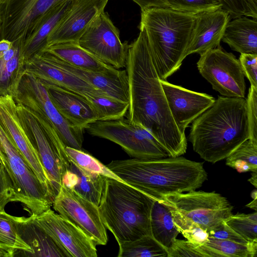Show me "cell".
Masks as SVG:
<instances>
[{
    "mask_svg": "<svg viewBox=\"0 0 257 257\" xmlns=\"http://www.w3.org/2000/svg\"><path fill=\"white\" fill-rule=\"evenodd\" d=\"M128 45L126 59L129 107L127 119L147 130L169 157L184 154L185 134L177 126L170 112L157 72L145 30Z\"/></svg>",
    "mask_w": 257,
    "mask_h": 257,
    "instance_id": "1",
    "label": "cell"
},
{
    "mask_svg": "<svg viewBox=\"0 0 257 257\" xmlns=\"http://www.w3.org/2000/svg\"><path fill=\"white\" fill-rule=\"evenodd\" d=\"M106 166L125 183L157 201L195 190L207 179L203 163L180 156L113 160Z\"/></svg>",
    "mask_w": 257,
    "mask_h": 257,
    "instance_id": "2",
    "label": "cell"
},
{
    "mask_svg": "<svg viewBox=\"0 0 257 257\" xmlns=\"http://www.w3.org/2000/svg\"><path fill=\"white\" fill-rule=\"evenodd\" d=\"M249 138L246 99L223 96L192 121L188 137L194 152L211 163L226 159Z\"/></svg>",
    "mask_w": 257,
    "mask_h": 257,
    "instance_id": "3",
    "label": "cell"
},
{
    "mask_svg": "<svg viewBox=\"0 0 257 257\" xmlns=\"http://www.w3.org/2000/svg\"><path fill=\"white\" fill-rule=\"evenodd\" d=\"M197 14L169 8L141 11L140 27L147 34L155 66L161 80L176 72L187 56L192 31Z\"/></svg>",
    "mask_w": 257,
    "mask_h": 257,
    "instance_id": "4",
    "label": "cell"
},
{
    "mask_svg": "<svg viewBox=\"0 0 257 257\" xmlns=\"http://www.w3.org/2000/svg\"><path fill=\"white\" fill-rule=\"evenodd\" d=\"M156 200L128 184L106 177L98 210L118 244L152 235L151 214Z\"/></svg>",
    "mask_w": 257,
    "mask_h": 257,
    "instance_id": "5",
    "label": "cell"
},
{
    "mask_svg": "<svg viewBox=\"0 0 257 257\" xmlns=\"http://www.w3.org/2000/svg\"><path fill=\"white\" fill-rule=\"evenodd\" d=\"M158 201L169 209L177 228L194 222L208 232L228 219L233 208L219 193L195 190L166 195Z\"/></svg>",
    "mask_w": 257,
    "mask_h": 257,
    "instance_id": "6",
    "label": "cell"
},
{
    "mask_svg": "<svg viewBox=\"0 0 257 257\" xmlns=\"http://www.w3.org/2000/svg\"><path fill=\"white\" fill-rule=\"evenodd\" d=\"M0 161L12 183L13 201L21 203L31 214L50 208L53 199L1 124Z\"/></svg>",
    "mask_w": 257,
    "mask_h": 257,
    "instance_id": "7",
    "label": "cell"
},
{
    "mask_svg": "<svg viewBox=\"0 0 257 257\" xmlns=\"http://www.w3.org/2000/svg\"><path fill=\"white\" fill-rule=\"evenodd\" d=\"M85 130L91 136L118 145L133 158L154 159L169 157L150 132L127 119L96 120L89 124Z\"/></svg>",
    "mask_w": 257,
    "mask_h": 257,
    "instance_id": "8",
    "label": "cell"
},
{
    "mask_svg": "<svg viewBox=\"0 0 257 257\" xmlns=\"http://www.w3.org/2000/svg\"><path fill=\"white\" fill-rule=\"evenodd\" d=\"M13 98L16 102L30 110L44 115L55 128L65 147L81 150L84 131L61 115L51 101L45 86L34 76L25 73Z\"/></svg>",
    "mask_w": 257,
    "mask_h": 257,
    "instance_id": "9",
    "label": "cell"
},
{
    "mask_svg": "<svg viewBox=\"0 0 257 257\" xmlns=\"http://www.w3.org/2000/svg\"><path fill=\"white\" fill-rule=\"evenodd\" d=\"M200 74L222 96L244 98L246 84L239 61L221 47L200 55L197 63Z\"/></svg>",
    "mask_w": 257,
    "mask_h": 257,
    "instance_id": "10",
    "label": "cell"
},
{
    "mask_svg": "<svg viewBox=\"0 0 257 257\" xmlns=\"http://www.w3.org/2000/svg\"><path fill=\"white\" fill-rule=\"evenodd\" d=\"M78 44L104 63L115 69L126 66L128 45L122 43L118 29L102 11L88 25Z\"/></svg>",
    "mask_w": 257,
    "mask_h": 257,
    "instance_id": "11",
    "label": "cell"
},
{
    "mask_svg": "<svg viewBox=\"0 0 257 257\" xmlns=\"http://www.w3.org/2000/svg\"><path fill=\"white\" fill-rule=\"evenodd\" d=\"M65 0H0L2 38L23 41L34 31L44 15Z\"/></svg>",
    "mask_w": 257,
    "mask_h": 257,
    "instance_id": "12",
    "label": "cell"
},
{
    "mask_svg": "<svg viewBox=\"0 0 257 257\" xmlns=\"http://www.w3.org/2000/svg\"><path fill=\"white\" fill-rule=\"evenodd\" d=\"M0 124L54 200L56 195L51 182L42 165L29 130L17 111L16 101L11 95L0 96Z\"/></svg>",
    "mask_w": 257,
    "mask_h": 257,
    "instance_id": "13",
    "label": "cell"
},
{
    "mask_svg": "<svg viewBox=\"0 0 257 257\" xmlns=\"http://www.w3.org/2000/svg\"><path fill=\"white\" fill-rule=\"evenodd\" d=\"M52 205L58 213L79 228L96 245L107 243L106 228L95 204L62 183Z\"/></svg>",
    "mask_w": 257,
    "mask_h": 257,
    "instance_id": "14",
    "label": "cell"
},
{
    "mask_svg": "<svg viewBox=\"0 0 257 257\" xmlns=\"http://www.w3.org/2000/svg\"><path fill=\"white\" fill-rule=\"evenodd\" d=\"M17 111L26 123L57 195L62 177L70 165L65 146L59 137H49L30 111L16 102Z\"/></svg>",
    "mask_w": 257,
    "mask_h": 257,
    "instance_id": "15",
    "label": "cell"
},
{
    "mask_svg": "<svg viewBox=\"0 0 257 257\" xmlns=\"http://www.w3.org/2000/svg\"><path fill=\"white\" fill-rule=\"evenodd\" d=\"M33 222L53 240L66 257H96V244L73 223L51 209L31 214Z\"/></svg>",
    "mask_w": 257,
    "mask_h": 257,
    "instance_id": "16",
    "label": "cell"
},
{
    "mask_svg": "<svg viewBox=\"0 0 257 257\" xmlns=\"http://www.w3.org/2000/svg\"><path fill=\"white\" fill-rule=\"evenodd\" d=\"M108 1L72 0L68 11L50 34L46 47L58 43H78L88 25L104 11Z\"/></svg>",
    "mask_w": 257,
    "mask_h": 257,
    "instance_id": "17",
    "label": "cell"
},
{
    "mask_svg": "<svg viewBox=\"0 0 257 257\" xmlns=\"http://www.w3.org/2000/svg\"><path fill=\"white\" fill-rule=\"evenodd\" d=\"M161 82L173 118L183 133L189 124L215 101L210 95L193 91L166 80H161Z\"/></svg>",
    "mask_w": 257,
    "mask_h": 257,
    "instance_id": "18",
    "label": "cell"
},
{
    "mask_svg": "<svg viewBox=\"0 0 257 257\" xmlns=\"http://www.w3.org/2000/svg\"><path fill=\"white\" fill-rule=\"evenodd\" d=\"M24 69L25 73L32 75L40 82L61 87L84 97L87 93L99 90L57 65L45 51L39 52L25 61Z\"/></svg>",
    "mask_w": 257,
    "mask_h": 257,
    "instance_id": "19",
    "label": "cell"
},
{
    "mask_svg": "<svg viewBox=\"0 0 257 257\" xmlns=\"http://www.w3.org/2000/svg\"><path fill=\"white\" fill-rule=\"evenodd\" d=\"M230 20L229 13L222 9L197 14L187 56L193 53L201 55L219 47L225 27Z\"/></svg>",
    "mask_w": 257,
    "mask_h": 257,
    "instance_id": "20",
    "label": "cell"
},
{
    "mask_svg": "<svg viewBox=\"0 0 257 257\" xmlns=\"http://www.w3.org/2000/svg\"><path fill=\"white\" fill-rule=\"evenodd\" d=\"M41 82L57 110L72 124L84 131L89 124L97 120L93 106L85 97L61 87Z\"/></svg>",
    "mask_w": 257,
    "mask_h": 257,
    "instance_id": "21",
    "label": "cell"
},
{
    "mask_svg": "<svg viewBox=\"0 0 257 257\" xmlns=\"http://www.w3.org/2000/svg\"><path fill=\"white\" fill-rule=\"evenodd\" d=\"M50 59L58 66L71 73L105 94L129 102L128 85L126 70L118 69L110 73H99L80 69L45 51Z\"/></svg>",
    "mask_w": 257,
    "mask_h": 257,
    "instance_id": "22",
    "label": "cell"
},
{
    "mask_svg": "<svg viewBox=\"0 0 257 257\" xmlns=\"http://www.w3.org/2000/svg\"><path fill=\"white\" fill-rule=\"evenodd\" d=\"M72 0H65L51 9L43 17L33 32L23 42L22 51L25 61L42 51L53 29L69 10Z\"/></svg>",
    "mask_w": 257,
    "mask_h": 257,
    "instance_id": "23",
    "label": "cell"
},
{
    "mask_svg": "<svg viewBox=\"0 0 257 257\" xmlns=\"http://www.w3.org/2000/svg\"><path fill=\"white\" fill-rule=\"evenodd\" d=\"M12 217L20 236L33 251L31 256L66 257L49 235L33 222L31 215Z\"/></svg>",
    "mask_w": 257,
    "mask_h": 257,
    "instance_id": "24",
    "label": "cell"
},
{
    "mask_svg": "<svg viewBox=\"0 0 257 257\" xmlns=\"http://www.w3.org/2000/svg\"><path fill=\"white\" fill-rule=\"evenodd\" d=\"M41 51L48 52L72 66L84 70L102 73H113L118 70L99 60L78 43L55 44L47 46Z\"/></svg>",
    "mask_w": 257,
    "mask_h": 257,
    "instance_id": "25",
    "label": "cell"
},
{
    "mask_svg": "<svg viewBox=\"0 0 257 257\" xmlns=\"http://www.w3.org/2000/svg\"><path fill=\"white\" fill-rule=\"evenodd\" d=\"M106 178L85 170L70 162L62 183L98 206Z\"/></svg>",
    "mask_w": 257,
    "mask_h": 257,
    "instance_id": "26",
    "label": "cell"
},
{
    "mask_svg": "<svg viewBox=\"0 0 257 257\" xmlns=\"http://www.w3.org/2000/svg\"><path fill=\"white\" fill-rule=\"evenodd\" d=\"M221 41L240 54H257L256 19L243 16L229 21Z\"/></svg>",
    "mask_w": 257,
    "mask_h": 257,
    "instance_id": "27",
    "label": "cell"
},
{
    "mask_svg": "<svg viewBox=\"0 0 257 257\" xmlns=\"http://www.w3.org/2000/svg\"><path fill=\"white\" fill-rule=\"evenodd\" d=\"M22 43L21 39L13 42L12 47L0 58V96L14 97L25 74Z\"/></svg>",
    "mask_w": 257,
    "mask_h": 257,
    "instance_id": "28",
    "label": "cell"
},
{
    "mask_svg": "<svg viewBox=\"0 0 257 257\" xmlns=\"http://www.w3.org/2000/svg\"><path fill=\"white\" fill-rule=\"evenodd\" d=\"M151 230L153 237L167 251L179 233L169 209L157 200L151 211Z\"/></svg>",
    "mask_w": 257,
    "mask_h": 257,
    "instance_id": "29",
    "label": "cell"
},
{
    "mask_svg": "<svg viewBox=\"0 0 257 257\" xmlns=\"http://www.w3.org/2000/svg\"><path fill=\"white\" fill-rule=\"evenodd\" d=\"M197 247L203 257H255L257 241L243 244L209 236L206 243Z\"/></svg>",
    "mask_w": 257,
    "mask_h": 257,
    "instance_id": "30",
    "label": "cell"
},
{
    "mask_svg": "<svg viewBox=\"0 0 257 257\" xmlns=\"http://www.w3.org/2000/svg\"><path fill=\"white\" fill-rule=\"evenodd\" d=\"M84 97L93 106L97 120L108 121L123 118L129 107V102L111 97L100 90L87 93Z\"/></svg>",
    "mask_w": 257,
    "mask_h": 257,
    "instance_id": "31",
    "label": "cell"
},
{
    "mask_svg": "<svg viewBox=\"0 0 257 257\" xmlns=\"http://www.w3.org/2000/svg\"><path fill=\"white\" fill-rule=\"evenodd\" d=\"M0 247L11 253L13 257L18 250H22V256H31L33 253L18 234L12 215L5 209L0 210Z\"/></svg>",
    "mask_w": 257,
    "mask_h": 257,
    "instance_id": "32",
    "label": "cell"
},
{
    "mask_svg": "<svg viewBox=\"0 0 257 257\" xmlns=\"http://www.w3.org/2000/svg\"><path fill=\"white\" fill-rule=\"evenodd\" d=\"M119 257L168 256L166 249L152 235H146L132 241L118 244Z\"/></svg>",
    "mask_w": 257,
    "mask_h": 257,
    "instance_id": "33",
    "label": "cell"
},
{
    "mask_svg": "<svg viewBox=\"0 0 257 257\" xmlns=\"http://www.w3.org/2000/svg\"><path fill=\"white\" fill-rule=\"evenodd\" d=\"M225 164L239 173L257 172V142H243L226 158Z\"/></svg>",
    "mask_w": 257,
    "mask_h": 257,
    "instance_id": "34",
    "label": "cell"
},
{
    "mask_svg": "<svg viewBox=\"0 0 257 257\" xmlns=\"http://www.w3.org/2000/svg\"><path fill=\"white\" fill-rule=\"evenodd\" d=\"M65 150L69 161L75 165L90 172L98 174L125 183L111 171L106 165H103L89 153L85 152L82 150H78L69 147H65Z\"/></svg>",
    "mask_w": 257,
    "mask_h": 257,
    "instance_id": "35",
    "label": "cell"
},
{
    "mask_svg": "<svg viewBox=\"0 0 257 257\" xmlns=\"http://www.w3.org/2000/svg\"><path fill=\"white\" fill-rule=\"evenodd\" d=\"M226 224L249 242L257 241V212L233 214Z\"/></svg>",
    "mask_w": 257,
    "mask_h": 257,
    "instance_id": "36",
    "label": "cell"
},
{
    "mask_svg": "<svg viewBox=\"0 0 257 257\" xmlns=\"http://www.w3.org/2000/svg\"><path fill=\"white\" fill-rule=\"evenodd\" d=\"M169 8L193 14L214 11L222 9L218 0H167Z\"/></svg>",
    "mask_w": 257,
    "mask_h": 257,
    "instance_id": "37",
    "label": "cell"
},
{
    "mask_svg": "<svg viewBox=\"0 0 257 257\" xmlns=\"http://www.w3.org/2000/svg\"><path fill=\"white\" fill-rule=\"evenodd\" d=\"M222 9L227 11L230 20L241 16L257 19V6L250 0H218Z\"/></svg>",
    "mask_w": 257,
    "mask_h": 257,
    "instance_id": "38",
    "label": "cell"
},
{
    "mask_svg": "<svg viewBox=\"0 0 257 257\" xmlns=\"http://www.w3.org/2000/svg\"><path fill=\"white\" fill-rule=\"evenodd\" d=\"M246 100L249 139L257 142V87L250 85Z\"/></svg>",
    "mask_w": 257,
    "mask_h": 257,
    "instance_id": "39",
    "label": "cell"
},
{
    "mask_svg": "<svg viewBox=\"0 0 257 257\" xmlns=\"http://www.w3.org/2000/svg\"><path fill=\"white\" fill-rule=\"evenodd\" d=\"M178 230L187 240L196 246L203 245L208 241V231L195 223L192 222L182 226Z\"/></svg>",
    "mask_w": 257,
    "mask_h": 257,
    "instance_id": "40",
    "label": "cell"
},
{
    "mask_svg": "<svg viewBox=\"0 0 257 257\" xmlns=\"http://www.w3.org/2000/svg\"><path fill=\"white\" fill-rule=\"evenodd\" d=\"M168 257H203L197 246L188 240L176 239L167 250Z\"/></svg>",
    "mask_w": 257,
    "mask_h": 257,
    "instance_id": "41",
    "label": "cell"
},
{
    "mask_svg": "<svg viewBox=\"0 0 257 257\" xmlns=\"http://www.w3.org/2000/svg\"><path fill=\"white\" fill-rule=\"evenodd\" d=\"M238 60L244 76L251 85L257 87V54L241 53Z\"/></svg>",
    "mask_w": 257,
    "mask_h": 257,
    "instance_id": "42",
    "label": "cell"
},
{
    "mask_svg": "<svg viewBox=\"0 0 257 257\" xmlns=\"http://www.w3.org/2000/svg\"><path fill=\"white\" fill-rule=\"evenodd\" d=\"M14 190L11 180L2 164H0V210L13 201Z\"/></svg>",
    "mask_w": 257,
    "mask_h": 257,
    "instance_id": "43",
    "label": "cell"
},
{
    "mask_svg": "<svg viewBox=\"0 0 257 257\" xmlns=\"http://www.w3.org/2000/svg\"><path fill=\"white\" fill-rule=\"evenodd\" d=\"M208 234L209 236L217 239L230 240L243 244L249 243L229 226L225 221H222L215 228L208 231Z\"/></svg>",
    "mask_w": 257,
    "mask_h": 257,
    "instance_id": "44",
    "label": "cell"
},
{
    "mask_svg": "<svg viewBox=\"0 0 257 257\" xmlns=\"http://www.w3.org/2000/svg\"><path fill=\"white\" fill-rule=\"evenodd\" d=\"M141 8V11L152 8H169L167 0H132Z\"/></svg>",
    "mask_w": 257,
    "mask_h": 257,
    "instance_id": "45",
    "label": "cell"
},
{
    "mask_svg": "<svg viewBox=\"0 0 257 257\" xmlns=\"http://www.w3.org/2000/svg\"><path fill=\"white\" fill-rule=\"evenodd\" d=\"M13 42L10 41L2 39L0 40V58H2L8 51L12 47Z\"/></svg>",
    "mask_w": 257,
    "mask_h": 257,
    "instance_id": "46",
    "label": "cell"
},
{
    "mask_svg": "<svg viewBox=\"0 0 257 257\" xmlns=\"http://www.w3.org/2000/svg\"><path fill=\"white\" fill-rule=\"evenodd\" d=\"M257 172H252L251 177L248 180L256 188L257 187Z\"/></svg>",
    "mask_w": 257,
    "mask_h": 257,
    "instance_id": "47",
    "label": "cell"
},
{
    "mask_svg": "<svg viewBox=\"0 0 257 257\" xmlns=\"http://www.w3.org/2000/svg\"><path fill=\"white\" fill-rule=\"evenodd\" d=\"M0 257H13V255L7 250L0 247Z\"/></svg>",
    "mask_w": 257,
    "mask_h": 257,
    "instance_id": "48",
    "label": "cell"
},
{
    "mask_svg": "<svg viewBox=\"0 0 257 257\" xmlns=\"http://www.w3.org/2000/svg\"><path fill=\"white\" fill-rule=\"evenodd\" d=\"M257 198L253 199V201H251L250 203L247 204L246 207H249L251 209H253L255 211H256V205H257Z\"/></svg>",
    "mask_w": 257,
    "mask_h": 257,
    "instance_id": "49",
    "label": "cell"
},
{
    "mask_svg": "<svg viewBox=\"0 0 257 257\" xmlns=\"http://www.w3.org/2000/svg\"><path fill=\"white\" fill-rule=\"evenodd\" d=\"M256 190L255 189L254 191H252L251 193V197L253 199L254 198H257V195H256Z\"/></svg>",
    "mask_w": 257,
    "mask_h": 257,
    "instance_id": "50",
    "label": "cell"
},
{
    "mask_svg": "<svg viewBox=\"0 0 257 257\" xmlns=\"http://www.w3.org/2000/svg\"><path fill=\"white\" fill-rule=\"evenodd\" d=\"M2 39V27H1V20L0 19V40Z\"/></svg>",
    "mask_w": 257,
    "mask_h": 257,
    "instance_id": "51",
    "label": "cell"
},
{
    "mask_svg": "<svg viewBox=\"0 0 257 257\" xmlns=\"http://www.w3.org/2000/svg\"><path fill=\"white\" fill-rule=\"evenodd\" d=\"M251 2L255 6H257V0H250Z\"/></svg>",
    "mask_w": 257,
    "mask_h": 257,
    "instance_id": "52",
    "label": "cell"
},
{
    "mask_svg": "<svg viewBox=\"0 0 257 257\" xmlns=\"http://www.w3.org/2000/svg\"><path fill=\"white\" fill-rule=\"evenodd\" d=\"M0 164H1V161H0Z\"/></svg>",
    "mask_w": 257,
    "mask_h": 257,
    "instance_id": "53",
    "label": "cell"
}]
</instances>
